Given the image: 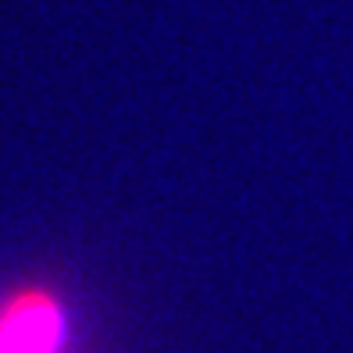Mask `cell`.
<instances>
[{"label":"cell","instance_id":"obj_1","mask_svg":"<svg viewBox=\"0 0 353 353\" xmlns=\"http://www.w3.org/2000/svg\"><path fill=\"white\" fill-rule=\"evenodd\" d=\"M65 318L50 296H14L0 307V353H57Z\"/></svg>","mask_w":353,"mask_h":353}]
</instances>
